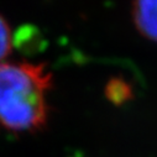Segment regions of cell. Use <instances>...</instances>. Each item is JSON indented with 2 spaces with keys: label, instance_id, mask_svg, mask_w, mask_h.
<instances>
[{
  "label": "cell",
  "instance_id": "6da1fadb",
  "mask_svg": "<svg viewBox=\"0 0 157 157\" xmlns=\"http://www.w3.org/2000/svg\"><path fill=\"white\" fill-rule=\"evenodd\" d=\"M51 87L52 74L44 63H0V126L13 132L42 130Z\"/></svg>",
  "mask_w": 157,
  "mask_h": 157
},
{
  "label": "cell",
  "instance_id": "7a4b0ae2",
  "mask_svg": "<svg viewBox=\"0 0 157 157\" xmlns=\"http://www.w3.org/2000/svg\"><path fill=\"white\" fill-rule=\"evenodd\" d=\"M132 20L141 36L157 42V0H134Z\"/></svg>",
  "mask_w": 157,
  "mask_h": 157
},
{
  "label": "cell",
  "instance_id": "3957f363",
  "mask_svg": "<svg viewBox=\"0 0 157 157\" xmlns=\"http://www.w3.org/2000/svg\"><path fill=\"white\" fill-rule=\"evenodd\" d=\"M104 92L106 99L116 106H120L134 98V89L131 84L121 77L110 78L105 86Z\"/></svg>",
  "mask_w": 157,
  "mask_h": 157
},
{
  "label": "cell",
  "instance_id": "277c9868",
  "mask_svg": "<svg viewBox=\"0 0 157 157\" xmlns=\"http://www.w3.org/2000/svg\"><path fill=\"white\" fill-rule=\"evenodd\" d=\"M11 51V33L6 20L0 15V63Z\"/></svg>",
  "mask_w": 157,
  "mask_h": 157
}]
</instances>
